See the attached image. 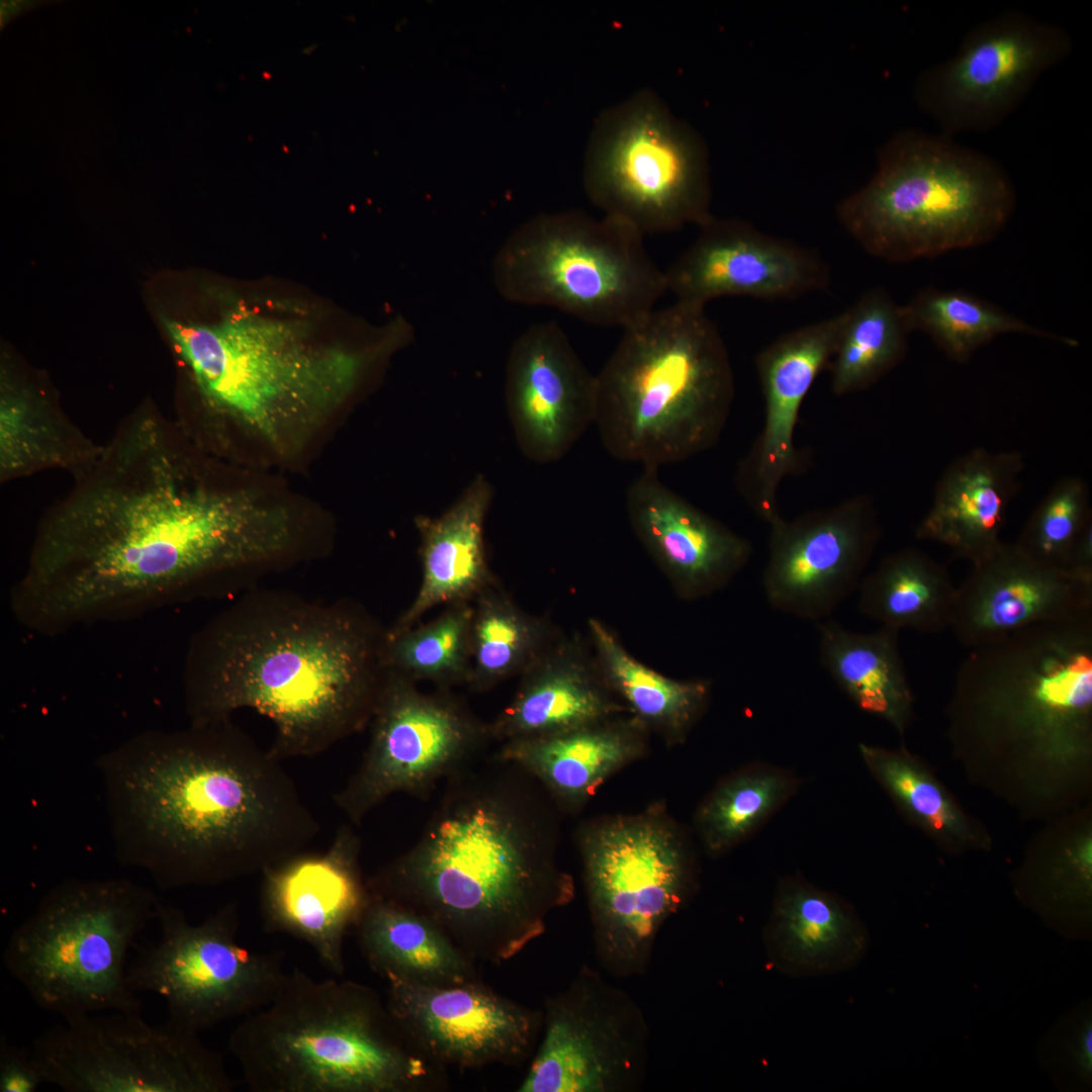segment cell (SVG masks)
<instances>
[{
  "label": "cell",
  "mask_w": 1092,
  "mask_h": 1092,
  "mask_svg": "<svg viewBox=\"0 0 1092 1092\" xmlns=\"http://www.w3.org/2000/svg\"><path fill=\"white\" fill-rule=\"evenodd\" d=\"M158 408L120 421L92 465L41 516L10 593L42 636L219 590L301 550L293 512L226 483Z\"/></svg>",
  "instance_id": "6da1fadb"
},
{
  "label": "cell",
  "mask_w": 1092,
  "mask_h": 1092,
  "mask_svg": "<svg viewBox=\"0 0 1092 1092\" xmlns=\"http://www.w3.org/2000/svg\"><path fill=\"white\" fill-rule=\"evenodd\" d=\"M96 765L117 859L163 889L262 874L321 830L282 761L232 718L140 733Z\"/></svg>",
  "instance_id": "7a4b0ae2"
},
{
  "label": "cell",
  "mask_w": 1092,
  "mask_h": 1092,
  "mask_svg": "<svg viewBox=\"0 0 1092 1092\" xmlns=\"http://www.w3.org/2000/svg\"><path fill=\"white\" fill-rule=\"evenodd\" d=\"M556 811L531 776L491 753L443 784L418 839L368 887L432 920L471 961L502 964L575 896Z\"/></svg>",
  "instance_id": "3957f363"
},
{
  "label": "cell",
  "mask_w": 1092,
  "mask_h": 1092,
  "mask_svg": "<svg viewBox=\"0 0 1092 1092\" xmlns=\"http://www.w3.org/2000/svg\"><path fill=\"white\" fill-rule=\"evenodd\" d=\"M385 633L347 599L250 589L191 639L190 724L252 709L274 724L276 759L320 754L369 726L387 673Z\"/></svg>",
  "instance_id": "277c9868"
},
{
  "label": "cell",
  "mask_w": 1092,
  "mask_h": 1092,
  "mask_svg": "<svg viewBox=\"0 0 1092 1092\" xmlns=\"http://www.w3.org/2000/svg\"><path fill=\"white\" fill-rule=\"evenodd\" d=\"M946 718L954 754L984 786L1031 815L1072 807L1090 781L1092 612L971 649Z\"/></svg>",
  "instance_id": "5b68a950"
},
{
  "label": "cell",
  "mask_w": 1092,
  "mask_h": 1092,
  "mask_svg": "<svg viewBox=\"0 0 1092 1092\" xmlns=\"http://www.w3.org/2000/svg\"><path fill=\"white\" fill-rule=\"evenodd\" d=\"M260 296L247 289L212 322L167 320L166 328L213 422L278 450L300 444L415 339L401 314L379 326L352 317L328 338L321 309Z\"/></svg>",
  "instance_id": "8992f818"
},
{
  "label": "cell",
  "mask_w": 1092,
  "mask_h": 1092,
  "mask_svg": "<svg viewBox=\"0 0 1092 1092\" xmlns=\"http://www.w3.org/2000/svg\"><path fill=\"white\" fill-rule=\"evenodd\" d=\"M228 1048L254 1092H419L446 1082L375 990L298 968L241 1019Z\"/></svg>",
  "instance_id": "52a82bcc"
},
{
  "label": "cell",
  "mask_w": 1092,
  "mask_h": 1092,
  "mask_svg": "<svg viewBox=\"0 0 1092 1092\" xmlns=\"http://www.w3.org/2000/svg\"><path fill=\"white\" fill-rule=\"evenodd\" d=\"M597 380L595 425L605 449L657 470L713 448L735 393L728 351L705 307L677 301L623 329Z\"/></svg>",
  "instance_id": "ba28073f"
},
{
  "label": "cell",
  "mask_w": 1092,
  "mask_h": 1092,
  "mask_svg": "<svg viewBox=\"0 0 1092 1092\" xmlns=\"http://www.w3.org/2000/svg\"><path fill=\"white\" fill-rule=\"evenodd\" d=\"M878 161L874 177L838 204L837 215L883 260L908 262L984 245L1015 209L1005 170L950 136L901 130L880 149Z\"/></svg>",
  "instance_id": "9c48e42d"
},
{
  "label": "cell",
  "mask_w": 1092,
  "mask_h": 1092,
  "mask_svg": "<svg viewBox=\"0 0 1092 1092\" xmlns=\"http://www.w3.org/2000/svg\"><path fill=\"white\" fill-rule=\"evenodd\" d=\"M159 897L123 878L67 880L11 934L3 961L42 1009L64 1020L102 1011L142 1014L127 954L156 920Z\"/></svg>",
  "instance_id": "30bf717a"
},
{
  "label": "cell",
  "mask_w": 1092,
  "mask_h": 1092,
  "mask_svg": "<svg viewBox=\"0 0 1092 1092\" xmlns=\"http://www.w3.org/2000/svg\"><path fill=\"white\" fill-rule=\"evenodd\" d=\"M491 273L510 302L555 307L601 327L637 323L667 292L641 234L581 210L540 213L519 225L495 253Z\"/></svg>",
  "instance_id": "8fae6325"
},
{
  "label": "cell",
  "mask_w": 1092,
  "mask_h": 1092,
  "mask_svg": "<svg viewBox=\"0 0 1092 1092\" xmlns=\"http://www.w3.org/2000/svg\"><path fill=\"white\" fill-rule=\"evenodd\" d=\"M576 844L598 962L616 978L643 975L659 931L696 892L690 837L655 802L583 823Z\"/></svg>",
  "instance_id": "7c38bea8"
},
{
  "label": "cell",
  "mask_w": 1092,
  "mask_h": 1092,
  "mask_svg": "<svg viewBox=\"0 0 1092 1092\" xmlns=\"http://www.w3.org/2000/svg\"><path fill=\"white\" fill-rule=\"evenodd\" d=\"M582 183L604 215L643 237L698 226L713 215L701 135L652 90L603 110L593 126Z\"/></svg>",
  "instance_id": "4fadbf2b"
},
{
  "label": "cell",
  "mask_w": 1092,
  "mask_h": 1092,
  "mask_svg": "<svg viewBox=\"0 0 1092 1092\" xmlns=\"http://www.w3.org/2000/svg\"><path fill=\"white\" fill-rule=\"evenodd\" d=\"M157 943L127 966L131 990L166 1001L167 1022L199 1034L269 1004L287 975L280 952L250 949L238 939L240 910L229 902L200 923L160 900Z\"/></svg>",
  "instance_id": "5bb4252c"
},
{
  "label": "cell",
  "mask_w": 1092,
  "mask_h": 1092,
  "mask_svg": "<svg viewBox=\"0 0 1092 1092\" xmlns=\"http://www.w3.org/2000/svg\"><path fill=\"white\" fill-rule=\"evenodd\" d=\"M418 682L387 669L372 715L363 757L334 803L352 825L390 796L419 799L484 757L493 742L479 719L448 689L421 691Z\"/></svg>",
  "instance_id": "9a60e30c"
},
{
  "label": "cell",
  "mask_w": 1092,
  "mask_h": 1092,
  "mask_svg": "<svg viewBox=\"0 0 1092 1092\" xmlns=\"http://www.w3.org/2000/svg\"><path fill=\"white\" fill-rule=\"evenodd\" d=\"M31 1053L46 1083L67 1092H231L222 1057L199 1034L142 1014L112 1012L65 1020Z\"/></svg>",
  "instance_id": "2e32d148"
},
{
  "label": "cell",
  "mask_w": 1092,
  "mask_h": 1092,
  "mask_svg": "<svg viewBox=\"0 0 1092 1092\" xmlns=\"http://www.w3.org/2000/svg\"><path fill=\"white\" fill-rule=\"evenodd\" d=\"M543 1036L519 1092H632L644 1083L650 1029L632 996L582 966L544 1006Z\"/></svg>",
  "instance_id": "e0dca14e"
},
{
  "label": "cell",
  "mask_w": 1092,
  "mask_h": 1092,
  "mask_svg": "<svg viewBox=\"0 0 1092 1092\" xmlns=\"http://www.w3.org/2000/svg\"><path fill=\"white\" fill-rule=\"evenodd\" d=\"M1072 47L1064 28L1020 11H1005L977 23L952 57L919 75L916 103L944 135L991 129Z\"/></svg>",
  "instance_id": "ac0fdd59"
},
{
  "label": "cell",
  "mask_w": 1092,
  "mask_h": 1092,
  "mask_svg": "<svg viewBox=\"0 0 1092 1092\" xmlns=\"http://www.w3.org/2000/svg\"><path fill=\"white\" fill-rule=\"evenodd\" d=\"M761 584L771 608L818 623L859 586L881 537L874 503L855 495L769 525Z\"/></svg>",
  "instance_id": "d6986e66"
},
{
  "label": "cell",
  "mask_w": 1092,
  "mask_h": 1092,
  "mask_svg": "<svg viewBox=\"0 0 1092 1092\" xmlns=\"http://www.w3.org/2000/svg\"><path fill=\"white\" fill-rule=\"evenodd\" d=\"M385 1001L406 1037L441 1068L518 1064L530 1056L542 1012L504 997L476 980L453 986L383 978Z\"/></svg>",
  "instance_id": "ffe728a7"
},
{
  "label": "cell",
  "mask_w": 1092,
  "mask_h": 1092,
  "mask_svg": "<svg viewBox=\"0 0 1092 1092\" xmlns=\"http://www.w3.org/2000/svg\"><path fill=\"white\" fill-rule=\"evenodd\" d=\"M664 271L675 301L705 307L722 296L790 299L826 289L830 271L814 251L738 218L712 216Z\"/></svg>",
  "instance_id": "44dd1931"
},
{
  "label": "cell",
  "mask_w": 1092,
  "mask_h": 1092,
  "mask_svg": "<svg viewBox=\"0 0 1092 1092\" xmlns=\"http://www.w3.org/2000/svg\"><path fill=\"white\" fill-rule=\"evenodd\" d=\"M360 852V837L349 823L338 829L325 851L303 850L261 874L264 930L306 942L324 968L338 976L345 972V936L372 898Z\"/></svg>",
  "instance_id": "7402d4cb"
},
{
  "label": "cell",
  "mask_w": 1092,
  "mask_h": 1092,
  "mask_svg": "<svg viewBox=\"0 0 1092 1092\" xmlns=\"http://www.w3.org/2000/svg\"><path fill=\"white\" fill-rule=\"evenodd\" d=\"M505 390L518 446L535 463L561 459L596 422L597 375L554 322L532 325L516 339Z\"/></svg>",
  "instance_id": "603a6c76"
},
{
  "label": "cell",
  "mask_w": 1092,
  "mask_h": 1092,
  "mask_svg": "<svg viewBox=\"0 0 1092 1092\" xmlns=\"http://www.w3.org/2000/svg\"><path fill=\"white\" fill-rule=\"evenodd\" d=\"M844 320L843 311L785 333L755 358L764 421L738 466L736 484L746 503L768 525L782 517L778 507L781 484L800 466L794 441L800 407L815 378L831 362Z\"/></svg>",
  "instance_id": "cb8c5ba5"
},
{
  "label": "cell",
  "mask_w": 1092,
  "mask_h": 1092,
  "mask_svg": "<svg viewBox=\"0 0 1092 1092\" xmlns=\"http://www.w3.org/2000/svg\"><path fill=\"white\" fill-rule=\"evenodd\" d=\"M1092 612V581L1039 561L1017 543H1001L973 563L957 588L950 627L971 649L1023 628Z\"/></svg>",
  "instance_id": "d4e9b609"
},
{
  "label": "cell",
  "mask_w": 1092,
  "mask_h": 1092,
  "mask_svg": "<svg viewBox=\"0 0 1092 1092\" xmlns=\"http://www.w3.org/2000/svg\"><path fill=\"white\" fill-rule=\"evenodd\" d=\"M626 512L634 534L681 600L726 586L750 561L749 540L643 471L628 486Z\"/></svg>",
  "instance_id": "484cf974"
},
{
  "label": "cell",
  "mask_w": 1092,
  "mask_h": 1092,
  "mask_svg": "<svg viewBox=\"0 0 1092 1092\" xmlns=\"http://www.w3.org/2000/svg\"><path fill=\"white\" fill-rule=\"evenodd\" d=\"M520 676L514 698L489 723L493 742L559 733L628 714L590 642L576 634L560 635Z\"/></svg>",
  "instance_id": "4316f807"
},
{
  "label": "cell",
  "mask_w": 1092,
  "mask_h": 1092,
  "mask_svg": "<svg viewBox=\"0 0 1092 1092\" xmlns=\"http://www.w3.org/2000/svg\"><path fill=\"white\" fill-rule=\"evenodd\" d=\"M649 731L629 714L499 743L493 754L531 776L559 811L575 813L612 776L647 755Z\"/></svg>",
  "instance_id": "83f0119b"
},
{
  "label": "cell",
  "mask_w": 1092,
  "mask_h": 1092,
  "mask_svg": "<svg viewBox=\"0 0 1092 1092\" xmlns=\"http://www.w3.org/2000/svg\"><path fill=\"white\" fill-rule=\"evenodd\" d=\"M769 962L793 976H821L858 964L870 944L849 903L801 877L778 885L763 932Z\"/></svg>",
  "instance_id": "f1b7e54d"
},
{
  "label": "cell",
  "mask_w": 1092,
  "mask_h": 1092,
  "mask_svg": "<svg viewBox=\"0 0 1092 1092\" xmlns=\"http://www.w3.org/2000/svg\"><path fill=\"white\" fill-rule=\"evenodd\" d=\"M492 487L482 475L437 517L419 515L422 582L412 604L386 629L391 637L418 624L435 607L472 602L496 581L489 569L484 543V521Z\"/></svg>",
  "instance_id": "f546056e"
},
{
  "label": "cell",
  "mask_w": 1092,
  "mask_h": 1092,
  "mask_svg": "<svg viewBox=\"0 0 1092 1092\" xmlns=\"http://www.w3.org/2000/svg\"><path fill=\"white\" fill-rule=\"evenodd\" d=\"M1022 469L1017 452L977 449L960 457L937 482L915 536L941 543L972 563L982 559L1001 543L999 534Z\"/></svg>",
  "instance_id": "4dcf8cb0"
},
{
  "label": "cell",
  "mask_w": 1092,
  "mask_h": 1092,
  "mask_svg": "<svg viewBox=\"0 0 1092 1092\" xmlns=\"http://www.w3.org/2000/svg\"><path fill=\"white\" fill-rule=\"evenodd\" d=\"M1018 899L1068 940L1092 935V829L1088 811L1055 821L1013 877Z\"/></svg>",
  "instance_id": "1f68e13d"
},
{
  "label": "cell",
  "mask_w": 1092,
  "mask_h": 1092,
  "mask_svg": "<svg viewBox=\"0 0 1092 1092\" xmlns=\"http://www.w3.org/2000/svg\"><path fill=\"white\" fill-rule=\"evenodd\" d=\"M103 445L87 437L39 388L2 372L0 479L7 482L49 469L76 478L98 459Z\"/></svg>",
  "instance_id": "d6a6232c"
},
{
  "label": "cell",
  "mask_w": 1092,
  "mask_h": 1092,
  "mask_svg": "<svg viewBox=\"0 0 1092 1092\" xmlns=\"http://www.w3.org/2000/svg\"><path fill=\"white\" fill-rule=\"evenodd\" d=\"M816 625L822 667L858 709L903 735L914 718V695L900 654L899 630L882 626L860 633L834 620Z\"/></svg>",
  "instance_id": "836d02e7"
},
{
  "label": "cell",
  "mask_w": 1092,
  "mask_h": 1092,
  "mask_svg": "<svg viewBox=\"0 0 1092 1092\" xmlns=\"http://www.w3.org/2000/svg\"><path fill=\"white\" fill-rule=\"evenodd\" d=\"M355 929L363 956L382 978L433 986L476 980L474 962L436 923L395 901L372 894Z\"/></svg>",
  "instance_id": "e575fe53"
},
{
  "label": "cell",
  "mask_w": 1092,
  "mask_h": 1092,
  "mask_svg": "<svg viewBox=\"0 0 1092 1092\" xmlns=\"http://www.w3.org/2000/svg\"><path fill=\"white\" fill-rule=\"evenodd\" d=\"M587 631L603 673L628 714L665 745L685 743L708 709L712 681L675 679L650 668L600 619L589 618Z\"/></svg>",
  "instance_id": "d590c367"
},
{
  "label": "cell",
  "mask_w": 1092,
  "mask_h": 1092,
  "mask_svg": "<svg viewBox=\"0 0 1092 1092\" xmlns=\"http://www.w3.org/2000/svg\"><path fill=\"white\" fill-rule=\"evenodd\" d=\"M868 770L900 812L943 850L960 854L989 850L992 839L968 814L925 762L904 747L858 744Z\"/></svg>",
  "instance_id": "8d00e7d4"
},
{
  "label": "cell",
  "mask_w": 1092,
  "mask_h": 1092,
  "mask_svg": "<svg viewBox=\"0 0 1092 1092\" xmlns=\"http://www.w3.org/2000/svg\"><path fill=\"white\" fill-rule=\"evenodd\" d=\"M857 589L858 612L882 626L921 633L950 627L957 587L942 565L916 548L883 558Z\"/></svg>",
  "instance_id": "74e56055"
},
{
  "label": "cell",
  "mask_w": 1092,
  "mask_h": 1092,
  "mask_svg": "<svg viewBox=\"0 0 1092 1092\" xmlns=\"http://www.w3.org/2000/svg\"><path fill=\"white\" fill-rule=\"evenodd\" d=\"M472 606L466 686L474 692L521 675L560 636L547 619L523 611L497 581L482 589Z\"/></svg>",
  "instance_id": "f35d334b"
},
{
  "label": "cell",
  "mask_w": 1092,
  "mask_h": 1092,
  "mask_svg": "<svg viewBox=\"0 0 1092 1092\" xmlns=\"http://www.w3.org/2000/svg\"><path fill=\"white\" fill-rule=\"evenodd\" d=\"M801 779L769 763H751L723 778L698 806L697 835L720 856L751 836L798 792Z\"/></svg>",
  "instance_id": "ab89813d"
},
{
  "label": "cell",
  "mask_w": 1092,
  "mask_h": 1092,
  "mask_svg": "<svg viewBox=\"0 0 1092 1092\" xmlns=\"http://www.w3.org/2000/svg\"><path fill=\"white\" fill-rule=\"evenodd\" d=\"M845 312L831 360L834 394L871 387L903 359L910 333L902 308L883 288L864 292Z\"/></svg>",
  "instance_id": "60d3db41"
},
{
  "label": "cell",
  "mask_w": 1092,
  "mask_h": 1092,
  "mask_svg": "<svg viewBox=\"0 0 1092 1092\" xmlns=\"http://www.w3.org/2000/svg\"><path fill=\"white\" fill-rule=\"evenodd\" d=\"M909 332L927 334L950 359L966 362L977 349L1006 333L1052 338L1068 346L1073 339L1032 327L1000 307L962 290L927 287L901 306Z\"/></svg>",
  "instance_id": "b9f144b4"
},
{
  "label": "cell",
  "mask_w": 1092,
  "mask_h": 1092,
  "mask_svg": "<svg viewBox=\"0 0 1092 1092\" xmlns=\"http://www.w3.org/2000/svg\"><path fill=\"white\" fill-rule=\"evenodd\" d=\"M446 607L440 616L427 624H417L394 636H386L384 661L387 669L416 682H432L438 689L466 685L471 662L472 602Z\"/></svg>",
  "instance_id": "7bdbcfd3"
},
{
  "label": "cell",
  "mask_w": 1092,
  "mask_h": 1092,
  "mask_svg": "<svg viewBox=\"0 0 1092 1092\" xmlns=\"http://www.w3.org/2000/svg\"><path fill=\"white\" fill-rule=\"evenodd\" d=\"M1088 485L1079 477L1057 482L1026 522L1017 545L1033 558L1060 567L1068 549L1092 520Z\"/></svg>",
  "instance_id": "ee69618b"
},
{
  "label": "cell",
  "mask_w": 1092,
  "mask_h": 1092,
  "mask_svg": "<svg viewBox=\"0 0 1092 1092\" xmlns=\"http://www.w3.org/2000/svg\"><path fill=\"white\" fill-rule=\"evenodd\" d=\"M1041 1069L1055 1087L1087 1092L1092 1086V1004L1084 1000L1050 1027L1037 1045Z\"/></svg>",
  "instance_id": "f6af8a7d"
},
{
  "label": "cell",
  "mask_w": 1092,
  "mask_h": 1092,
  "mask_svg": "<svg viewBox=\"0 0 1092 1092\" xmlns=\"http://www.w3.org/2000/svg\"><path fill=\"white\" fill-rule=\"evenodd\" d=\"M44 1078L36 1065L31 1050L10 1043L5 1036L0 1039V1091L33 1092Z\"/></svg>",
  "instance_id": "bcb514c9"
},
{
  "label": "cell",
  "mask_w": 1092,
  "mask_h": 1092,
  "mask_svg": "<svg viewBox=\"0 0 1092 1092\" xmlns=\"http://www.w3.org/2000/svg\"><path fill=\"white\" fill-rule=\"evenodd\" d=\"M1060 567L1073 576L1092 581V520L1074 540Z\"/></svg>",
  "instance_id": "7dc6e473"
}]
</instances>
